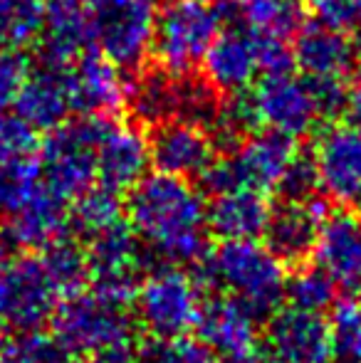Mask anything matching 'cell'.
<instances>
[{
  "label": "cell",
  "mask_w": 361,
  "mask_h": 363,
  "mask_svg": "<svg viewBox=\"0 0 361 363\" xmlns=\"http://www.w3.org/2000/svg\"><path fill=\"white\" fill-rule=\"evenodd\" d=\"M124 213L144 247L164 262L183 267L206 255V201L186 178L146 173L129 188Z\"/></svg>",
  "instance_id": "cell-1"
},
{
  "label": "cell",
  "mask_w": 361,
  "mask_h": 363,
  "mask_svg": "<svg viewBox=\"0 0 361 363\" xmlns=\"http://www.w3.org/2000/svg\"><path fill=\"white\" fill-rule=\"evenodd\" d=\"M198 284L221 289L250 314L270 316L284 299V262L257 240H223L196 262Z\"/></svg>",
  "instance_id": "cell-2"
},
{
  "label": "cell",
  "mask_w": 361,
  "mask_h": 363,
  "mask_svg": "<svg viewBox=\"0 0 361 363\" xmlns=\"http://www.w3.org/2000/svg\"><path fill=\"white\" fill-rule=\"evenodd\" d=\"M228 23L223 0H166L154 15L151 57L174 77L191 74Z\"/></svg>",
  "instance_id": "cell-3"
},
{
  "label": "cell",
  "mask_w": 361,
  "mask_h": 363,
  "mask_svg": "<svg viewBox=\"0 0 361 363\" xmlns=\"http://www.w3.org/2000/svg\"><path fill=\"white\" fill-rule=\"evenodd\" d=\"M114 116L79 114L52 131L38 148L40 181L50 193L62 201L77 198L96 178V144L106 121Z\"/></svg>",
  "instance_id": "cell-4"
},
{
  "label": "cell",
  "mask_w": 361,
  "mask_h": 363,
  "mask_svg": "<svg viewBox=\"0 0 361 363\" xmlns=\"http://www.w3.org/2000/svg\"><path fill=\"white\" fill-rule=\"evenodd\" d=\"M129 304L109 299L99 291H77L60 299L50 316L52 336L72 356H87L91 351L124 346L134 339V316Z\"/></svg>",
  "instance_id": "cell-5"
},
{
  "label": "cell",
  "mask_w": 361,
  "mask_h": 363,
  "mask_svg": "<svg viewBox=\"0 0 361 363\" xmlns=\"http://www.w3.org/2000/svg\"><path fill=\"white\" fill-rule=\"evenodd\" d=\"M294 156H297L294 139L272 129H255L235 151H228V156L223 158H213L198 181L208 193H223L233 188H252L267 193L274 191Z\"/></svg>",
  "instance_id": "cell-6"
},
{
  "label": "cell",
  "mask_w": 361,
  "mask_h": 363,
  "mask_svg": "<svg viewBox=\"0 0 361 363\" xmlns=\"http://www.w3.org/2000/svg\"><path fill=\"white\" fill-rule=\"evenodd\" d=\"M62 294L50 279L40 255H0V324L13 331H33L48 324Z\"/></svg>",
  "instance_id": "cell-7"
},
{
  "label": "cell",
  "mask_w": 361,
  "mask_h": 363,
  "mask_svg": "<svg viewBox=\"0 0 361 363\" xmlns=\"http://www.w3.org/2000/svg\"><path fill=\"white\" fill-rule=\"evenodd\" d=\"M154 0H89V45L121 69H139L151 52Z\"/></svg>",
  "instance_id": "cell-8"
},
{
  "label": "cell",
  "mask_w": 361,
  "mask_h": 363,
  "mask_svg": "<svg viewBox=\"0 0 361 363\" xmlns=\"http://www.w3.org/2000/svg\"><path fill=\"white\" fill-rule=\"evenodd\" d=\"M201 301L198 279L169 264L141 279L134 294V309L139 324L154 339H176L193 329Z\"/></svg>",
  "instance_id": "cell-9"
},
{
  "label": "cell",
  "mask_w": 361,
  "mask_h": 363,
  "mask_svg": "<svg viewBox=\"0 0 361 363\" xmlns=\"http://www.w3.org/2000/svg\"><path fill=\"white\" fill-rule=\"evenodd\" d=\"M89 279L94 291L116 301H134L136 287L144 279L146 250L141 238L124 220L89 238Z\"/></svg>",
  "instance_id": "cell-10"
},
{
  "label": "cell",
  "mask_w": 361,
  "mask_h": 363,
  "mask_svg": "<svg viewBox=\"0 0 361 363\" xmlns=\"http://www.w3.org/2000/svg\"><path fill=\"white\" fill-rule=\"evenodd\" d=\"M248 96L262 129H272L294 141L312 134L322 119L314 104L312 86L294 69L260 74L248 89Z\"/></svg>",
  "instance_id": "cell-11"
},
{
  "label": "cell",
  "mask_w": 361,
  "mask_h": 363,
  "mask_svg": "<svg viewBox=\"0 0 361 363\" xmlns=\"http://www.w3.org/2000/svg\"><path fill=\"white\" fill-rule=\"evenodd\" d=\"M319 191L344 208L361 206V121H332L314 139Z\"/></svg>",
  "instance_id": "cell-12"
},
{
  "label": "cell",
  "mask_w": 361,
  "mask_h": 363,
  "mask_svg": "<svg viewBox=\"0 0 361 363\" xmlns=\"http://www.w3.org/2000/svg\"><path fill=\"white\" fill-rule=\"evenodd\" d=\"M267 363H327L332 361L329 321L317 311L277 309L262 336Z\"/></svg>",
  "instance_id": "cell-13"
},
{
  "label": "cell",
  "mask_w": 361,
  "mask_h": 363,
  "mask_svg": "<svg viewBox=\"0 0 361 363\" xmlns=\"http://www.w3.org/2000/svg\"><path fill=\"white\" fill-rule=\"evenodd\" d=\"M72 111L91 116H114L126 106L129 82L124 69L99 50H84L65 67Z\"/></svg>",
  "instance_id": "cell-14"
},
{
  "label": "cell",
  "mask_w": 361,
  "mask_h": 363,
  "mask_svg": "<svg viewBox=\"0 0 361 363\" xmlns=\"http://www.w3.org/2000/svg\"><path fill=\"white\" fill-rule=\"evenodd\" d=\"M193 329L213 359L223 363H243L255 356L257 316L250 314L233 296L203 299Z\"/></svg>",
  "instance_id": "cell-15"
},
{
  "label": "cell",
  "mask_w": 361,
  "mask_h": 363,
  "mask_svg": "<svg viewBox=\"0 0 361 363\" xmlns=\"http://www.w3.org/2000/svg\"><path fill=\"white\" fill-rule=\"evenodd\" d=\"M292 65L307 79H349L357 69L359 48L352 35L332 30L317 20H302L289 38Z\"/></svg>",
  "instance_id": "cell-16"
},
{
  "label": "cell",
  "mask_w": 361,
  "mask_h": 363,
  "mask_svg": "<svg viewBox=\"0 0 361 363\" xmlns=\"http://www.w3.org/2000/svg\"><path fill=\"white\" fill-rule=\"evenodd\" d=\"M216 151L218 148L206 126L179 116L154 124V134L149 136L151 166L186 181L201 178L216 158Z\"/></svg>",
  "instance_id": "cell-17"
},
{
  "label": "cell",
  "mask_w": 361,
  "mask_h": 363,
  "mask_svg": "<svg viewBox=\"0 0 361 363\" xmlns=\"http://www.w3.org/2000/svg\"><path fill=\"white\" fill-rule=\"evenodd\" d=\"M314 264L337 289H361V213L352 208L327 213L314 242Z\"/></svg>",
  "instance_id": "cell-18"
},
{
  "label": "cell",
  "mask_w": 361,
  "mask_h": 363,
  "mask_svg": "<svg viewBox=\"0 0 361 363\" xmlns=\"http://www.w3.org/2000/svg\"><path fill=\"white\" fill-rule=\"evenodd\" d=\"M201 74L221 94L248 91L260 77L257 38L243 25L223 28L201 60Z\"/></svg>",
  "instance_id": "cell-19"
},
{
  "label": "cell",
  "mask_w": 361,
  "mask_h": 363,
  "mask_svg": "<svg viewBox=\"0 0 361 363\" xmlns=\"http://www.w3.org/2000/svg\"><path fill=\"white\" fill-rule=\"evenodd\" d=\"M70 228L67 201L40 188L28 203L3 218L0 242L10 252H40L50 242L65 238Z\"/></svg>",
  "instance_id": "cell-20"
},
{
  "label": "cell",
  "mask_w": 361,
  "mask_h": 363,
  "mask_svg": "<svg viewBox=\"0 0 361 363\" xmlns=\"http://www.w3.org/2000/svg\"><path fill=\"white\" fill-rule=\"evenodd\" d=\"M151 166L149 136L136 124L109 119L96 144V181L116 193H124Z\"/></svg>",
  "instance_id": "cell-21"
},
{
  "label": "cell",
  "mask_w": 361,
  "mask_h": 363,
  "mask_svg": "<svg viewBox=\"0 0 361 363\" xmlns=\"http://www.w3.org/2000/svg\"><path fill=\"white\" fill-rule=\"evenodd\" d=\"M89 48V0H43L40 65L65 69Z\"/></svg>",
  "instance_id": "cell-22"
},
{
  "label": "cell",
  "mask_w": 361,
  "mask_h": 363,
  "mask_svg": "<svg viewBox=\"0 0 361 363\" xmlns=\"http://www.w3.org/2000/svg\"><path fill=\"white\" fill-rule=\"evenodd\" d=\"M324 216H327V211L322 208L319 198H312V201H282L279 208H272L267 228L262 233L267 240V247L284 264L304 262L314 250Z\"/></svg>",
  "instance_id": "cell-23"
},
{
  "label": "cell",
  "mask_w": 361,
  "mask_h": 363,
  "mask_svg": "<svg viewBox=\"0 0 361 363\" xmlns=\"http://www.w3.org/2000/svg\"><path fill=\"white\" fill-rule=\"evenodd\" d=\"M13 109L15 116L23 119L35 134L38 131L48 134L67 121L72 114V101L65 82V69L40 65L35 72H28L13 101Z\"/></svg>",
  "instance_id": "cell-24"
},
{
  "label": "cell",
  "mask_w": 361,
  "mask_h": 363,
  "mask_svg": "<svg viewBox=\"0 0 361 363\" xmlns=\"http://www.w3.org/2000/svg\"><path fill=\"white\" fill-rule=\"evenodd\" d=\"M272 206L262 191L233 188L213 193L206 203V228L221 240H257L270 220Z\"/></svg>",
  "instance_id": "cell-25"
},
{
  "label": "cell",
  "mask_w": 361,
  "mask_h": 363,
  "mask_svg": "<svg viewBox=\"0 0 361 363\" xmlns=\"http://www.w3.org/2000/svg\"><path fill=\"white\" fill-rule=\"evenodd\" d=\"M176 91H179V77L169 74L166 69H146L139 79L129 84V99L134 114L146 124H159L176 116Z\"/></svg>",
  "instance_id": "cell-26"
},
{
  "label": "cell",
  "mask_w": 361,
  "mask_h": 363,
  "mask_svg": "<svg viewBox=\"0 0 361 363\" xmlns=\"http://www.w3.org/2000/svg\"><path fill=\"white\" fill-rule=\"evenodd\" d=\"M235 18L257 38L289 40L302 23L297 0H238Z\"/></svg>",
  "instance_id": "cell-27"
},
{
  "label": "cell",
  "mask_w": 361,
  "mask_h": 363,
  "mask_svg": "<svg viewBox=\"0 0 361 363\" xmlns=\"http://www.w3.org/2000/svg\"><path fill=\"white\" fill-rule=\"evenodd\" d=\"M124 220V203H121V193L111 191L106 186L84 188L77 198H72V211H70V225L77 233L91 235L101 233V230L111 228L114 223Z\"/></svg>",
  "instance_id": "cell-28"
},
{
  "label": "cell",
  "mask_w": 361,
  "mask_h": 363,
  "mask_svg": "<svg viewBox=\"0 0 361 363\" xmlns=\"http://www.w3.org/2000/svg\"><path fill=\"white\" fill-rule=\"evenodd\" d=\"M257 126L260 124H257L250 96H248V91H238V94H228V99H221L216 116L206 129L216 148L235 151Z\"/></svg>",
  "instance_id": "cell-29"
},
{
  "label": "cell",
  "mask_w": 361,
  "mask_h": 363,
  "mask_svg": "<svg viewBox=\"0 0 361 363\" xmlns=\"http://www.w3.org/2000/svg\"><path fill=\"white\" fill-rule=\"evenodd\" d=\"M40 259H43L45 269H48L50 279L55 282L57 291L62 294V299L82 291L84 282L89 279L87 250H82L77 242H72L67 235L40 250Z\"/></svg>",
  "instance_id": "cell-30"
},
{
  "label": "cell",
  "mask_w": 361,
  "mask_h": 363,
  "mask_svg": "<svg viewBox=\"0 0 361 363\" xmlns=\"http://www.w3.org/2000/svg\"><path fill=\"white\" fill-rule=\"evenodd\" d=\"M40 33L43 0H0V48H33Z\"/></svg>",
  "instance_id": "cell-31"
},
{
  "label": "cell",
  "mask_w": 361,
  "mask_h": 363,
  "mask_svg": "<svg viewBox=\"0 0 361 363\" xmlns=\"http://www.w3.org/2000/svg\"><path fill=\"white\" fill-rule=\"evenodd\" d=\"M43 188L38 158L20 156L0 161V220L18 211Z\"/></svg>",
  "instance_id": "cell-32"
},
{
  "label": "cell",
  "mask_w": 361,
  "mask_h": 363,
  "mask_svg": "<svg viewBox=\"0 0 361 363\" xmlns=\"http://www.w3.org/2000/svg\"><path fill=\"white\" fill-rule=\"evenodd\" d=\"M284 299L289 306L304 311H322L332 309L337 301V284L317 267H297L287 279H284Z\"/></svg>",
  "instance_id": "cell-33"
},
{
  "label": "cell",
  "mask_w": 361,
  "mask_h": 363,
  "mask_svg": "<svg viewBox=\"0 0 361 363\" xmlns=\"http://www.w3.org/2000/svg\"><path fill=\"white\" fill-rule=\"evenodd\" d=\"M0 363H72V354L52 334L33 329L18 331L13 341H5Z\"/></svg>",
  "instance_id": "cell-34"
},
{
  "label": "cell",
  "mask_w": 361,
  "mask_h": 363,
  "mask_svg": "<svg viewBox=\"0 0 361 363\" xmlns=\"http://www.w3.org/2000/svg\"><path fill=\"white\" fill-rule=\"evenodd\" d=\"M327 321L332 336V356L344 363H361V301H334L332 319Z\"/></svg>",
  "instance_id": "cell-35"
},
{
  "label": "cell",
  "mask_w": 361,
  "mask_h": 363,
  "mask_svg": "<svg viewBox=\"0 0 361 363\" xmlns=\"http://www.w3.org/2000/svg\"><path fill=\"white\" fill-rule=\"evenodd\" d=\"M221 91L206 79V77L183 74L179 77V91H176V116L188 119L193 124L208 126L213 121L221 104Z\"/></svg>",
  "instance_id": "cell-36"
},
{
  "label": "cell",
  "mask_w": 361,
  "mask_h": 363,
  "mask_svg": "<svg viewBox=\"0 0 361 363\" xmlns=\"http://www.w3.org/2000/svg\"><path fill=\"white\" fill-rule=\"evenodd\" d=\"M139 363H216V359L201 341L176 336V339H156V344L141 354Z\"/></svg>",
  "instance_id": "cell-37"
},
{
  "label": "cell",
  "mask_w": 361,
  "mask_h": 363,
  "mask_svg": "<svg viewBox=\"0 0 361 363\" xmlns=\"http://www.w3.org/2000/svg\"><path fill=\"white\" fill-rule=\"evenodd\" d=\"M274 191L282 196V201H312V198H319V181L312 158H304L297 153L294 161L284 168Z\"/></svg>",
  "instance_id": "cell-38"
},
{
  "label": "cell",
  "mask_w": 361,
  "mask_h": 363,
  "mask_svg": "<svg viewBox=\"0 0 361 363\" xmlns=\"http://www.w3.org/2000/svg\"><path fill=\"white\" fill-rule=\"evenodd\" d=\"M312 18L339 33L361 30V0H312Z\"/></svg>",
  "instance_id": "cell-39"
},
{
  "label": "cell",
  "mask_w": 361,
  "mask_h": 363,
  "mask_svg": "<svg viewBox=\"0 0 361 363\" xmlns=\"http://www.w3.org/2000/svg\"><path fill=\"white\" fill-rule=\"evenodd\" d=\"M38 151L35 131L15 114L0 111V161L20 156H33Z\"/></svg>",
  "instance_id": "cell-40"
},
{
  "label": "cell",
  "mask_w": 361,
  "mask_h": 363,
  "mask_svg": "<svg viewBox=\"0 0 361 363\" xmlns=\"http://www.w3.org/2000/svg\"><path fill=\"white\" fill-rule=\"evenodd\" d=\"M30 67L23 50L0 48V111L10 109Z\"/></svg>",
  "instance_id": "cell-41"
},
{
  "label": "cell",
  "mask_w": 361,
  "mask_h": 363,
  "mask_svg": "<svg viewBox=\"0 0 361 363\" xmlns=\"http://www.w3.org/2000/svg\"><path fill=\"white\" fill-rule=\"evenodd\" d=\"M307 79V77H304ZM322 119H337L347 109V79H307Z\"/></svg>",
  "instance_id": "cell-42"
},
{
  "label": "cell",
  "mask_w": 361,
  "mask_h": 363,
  "mask_svg": "<svg viewBox=\"0 0 361 363\" xmlns=\"http://www.w3.org/2000/svg\"><path fill=\"white\" fill-rule=\"evenodd\" d=\"M79 363H139V356L131 351V344L124 346H109V349L91 351V354L82 356Z\"/></svg>",
  "instance_id": "cell-43"
},
{
  "label": "cell",
  "mask_w": 361,
  "mask_h": 363,
  "mask_svg": "<svg viewBox=\"0 0 361 363\" xmlns=\"http://www.w3.org/2000/svg\"><path fill=\"white\" fill-rule=\"evenodd\" d=\"M347 109L354 119L361 121V69H354L352 79L347 82Z\"/></svg>",
  "instance_id": "cell-44"
},
{
  "label": "cell",
  "mask_w": 361,
  "mask_h": 363,
  "mask_svg": "<svg viewBox=\"0 0 361 363\" xmlns=\"http://www.w3.org/2000/svg\"><path fill=\"white\" fill-rule=\"evenodd\" d=\"M5 341H8V339H5V326H3V324H0V351H3Z\"/></svg>",
  "instance_id": "cell-45"
},
{
  "label": "cell",
  "mask_w": 361,
  "mask_h": 363,
  "mask_svg": "<svg viewBox=\"0 0 361 363\" xmlns=\"http://www.w3.org/2000/svg\"><path fill=\"white\" fill-rule=\"evenodd\" d=\"M243 363H267L265 359H257V356H252V359H248V361H243Z\"/></svg>",
  "instance_id": "cell-46"
},
{
  "label": "cell",
  "mask_w": 361,
  "mask_h": 363,
  "mask_svg": "<svg viewBox=\"0 0 361 363\" xmlns=\"http://www.w3.org/2000/svg\"><path fill=\"white\" fill-rule=\"evenodd\" d=\"M228 3H238V0H228Z\"/></svg>",
  "instance_id": "cell-47"
},
{
  "label": "cell",
  "mask_w": 361,
  "mask_h": 363,
  "mask_svg": "<svg viewBox=\"0 0 361 363\" xmlns=\"http://www.w3.org/2000/svg\"><path fill=\"white\" fill-rule=\"evenodd\" d=\"M327 363H332V361H327ZM337 363H344V361H337Z\"/></svg>",
  "instance_id": "cell-48"
}]
</instances>
